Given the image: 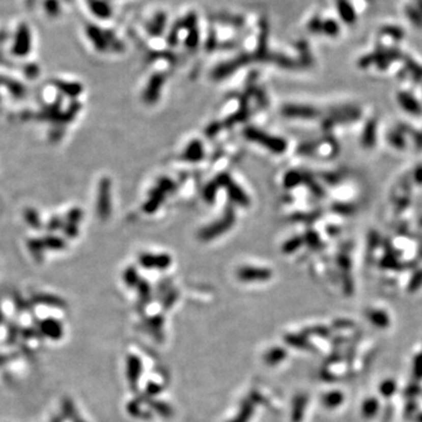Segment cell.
Returning <instances> with one entry per match:
<instances>
[{
  "instance_id": "cell-5",
  "label": "cell",
  "mask_w": 422,
  "mask_h": 422,
  "mask_svg": "<svg viewBox=\"0 0 422 422\" xmlns=\"http://www.w3.org/2000/svg\"><path fill=\"white\" fill-rule=\"evenodd\" d=\"M238 276L243 280H262L270 278L271 273L266 269L257 268H244L239 270Z\"/></svg>"
},
{
  "instance_id": "cell-8",
  "label": "cell",
  "mask_w": 422,
  "mask_h": 422,
  "mask_svg": "<svg viewBox=\"0 0 422 422\" xmlns=\"http://www.w3.org/2000/svg\"><path fill=\"white\" fill-rule=\"evenodd\" d=\"M125 278H126V282L128 283L129 285H135V284H136V280H137L136 271H135V269L127 270V272L125 273Z\"/></svg>"
},
{
  "instance_id": "cell-7",
  "label": "cell",
  "mask_w": 422,
  "mask_h": 422,
  "mask_svg": "<svg viewBox=\"0 0 422 422\" xmlns=\"http://www.w3.org/2000/svg\"><path fill=\"white\" fill-rule=\"evenodd\" d=\"M128 366H129V378L135 382V380H136V378H137L136 372L140 371V362H138V360L136 358H130Z\"/></svg>"
},
{
  "instance_id": "cell-1",
  "label": "cell",
  "mask_w": 422,
  "mask_h": 422,
  "mask_svg": "<svg viewBox=\"0 0 422 422\" xmlns=\"http://www.w3.org/2000/svg\"><path fill=\"white\" fill-rule=\"evenodd\" d=\"M245 136L251 141H255L263 145L266 148L270 149L271 152L274 153H282L285 149V143L280 138H276L270 136V135L263 133V131L258 130L256 128H247L245 130Z\"/></svg>"
},
{
  "instance_id": "cell-6",
  "label": "cell",
  "mask_w": 422,
  "mask_h": 422,
  "mask_svg": "<svg viewBox=\"0 0 422 422\" xmlns=\"http://www.w3.org/2000/svg\"><path fill=\"white\" fill-rule=\"evenodd\" d=\"M202 156H203L202 147H201L199 142L191 143V146L189 147L187 153H185V157L191 161H199Z\"/></svg>"
},
{
  "instance_id": "cell-2",
  "label": "cell",
  "mask_w": 422,
  "mask_h": 422,
  "mask_svg": "<svg viewBox=\"0 0 422 422\" xmlns=\"http://www.w3.org/2000/svg\"><path fill=\"white\" fill-rule=\"evenodd\" d=\"M109 181L102 180L100 184V193H99V212L101 217H107L110 211V200H109Z\"/></svg>"
},
{
  "instance_id": "cell-4",
  "label": "cell",
  "mask_w": 422,
  "mask_h": 422,
  "mask_svg": "<svg viewBox=\"0 0 422 422\" xmlns=\"http://www.w3.org/2000/svg\"><path fill=\"white\" fill-rule=\"evenodd\" d=\"M232 222H234V216H232V215L227 216L226 218H223L222 220H220V222L217 223V226H216V224H214V226H212V227L208 228V229H205L202 232V237L204 239L214 238L215 236H218V234H220V232H223V231H226V230L229 229V228L231 227Z\"/></svg>"
},
{
  "instance_id": "cell-3",
  "label": "cell",
  "mask_w": 422,
  "mask_h": 422,
  "mask_svg": "<svg viewBox=\"0 0 422 422\" xmlns=\"http://www.w3.org/2000/svg\"><path fill=\"white\" fill-rule=\"evenodd\" d=\"M140 262L143 266H146V268L164 269L168 265H170V257L166 256V255H160V256H155V255H143L142 257H140Z\"/></svg>"
}]
</instances>
